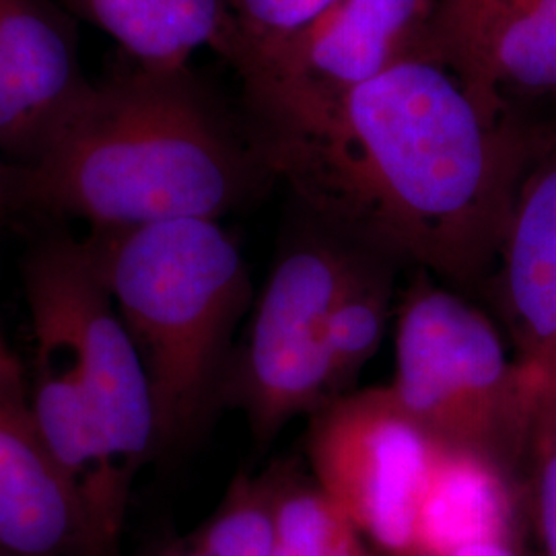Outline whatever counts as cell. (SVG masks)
Returning <instances> with one entry per match:
<instances>
[{
    "instance_id": "8fae6325",
    "label": "cell",
    "mask_w": 556,
    "mask_h": 556,
    "mask_svg": "<svg viewBox=\"0 0 556 556\" xmlns=\"http://www.w3.org/2000/svg\"><path fill=\"white\" fill-rule=\"evenodd\" d=\"M427 52L482 100L556 96V0H438Z\"/></svg>"
},
{
    "instance_id": "5bb4252c",
    "label": "cell",
    "mask_w": 556,
    "mask_h": 556,
    "mask_svg": "<svg viewBox=\"0 0 556 556\" xmlns=\"http://www.w3.org/2000/svg\"><path fill=\"white\" fill-rule=\"evenodd\" d=\"M486 540H516V480L482 457L433 443L413 553Z\"/></svg>"
},
{
    "instance_id": "30bf717a",
    "label": "cell",
    "mask_w": 556,
    "mask_h": 556,
    "mask_svg": "<svg viewBox=\"0 0 556 556\" xmlns=\"http://www.w3.org/2000/svg\"><path fill=\"white\" fill-rule=\"evenodd\" d=\"M25 293L34 328L29 410L50 456L79 497L103 555L114 556L132 482L119 472L108 447L75 342L56 305L34 285H25Z\"/></svg>"
},
{
    "instance_id": "cb8c5ba5",
    "label": "cell",
    "mask_w": 556,
    "mask_h": 556,
    "mask_svg": "<svg viewBox=\"0 0 556 556\" xmlns=\"http://www.w3.org/2000/svg\"><path fill=\"white\" fill-rule=\"evenodd\" d=\"M161 556H197V553L186 544V546H179V548H172V551H167L165 555Z\"/></svg>"
},
{
    "instance_id": "3957f363",
    "label": "cell",
    "mask_w": 556,
    "mask_h": 556,
    "mask_svg": "<svg viewBox=\"0 0 556 556\" xmlns=\"http://www.w3.org/2000/svg\"><path fill=\"white\" fill-rule=\"evenodd\" d=\"M139 351L155 413V452L190 438L220 400L252 280L217 219L101 229L85 239Z\"/></svg>"
},
{
    "instance_id": "2e32d148",
    "label": "cell",
    "mask_w": 556,
    "mask_h": 556,
    "mask_svg": "<svg viewBox=\"0 0 556 556\" xmlns=\"http://www.w3.org/2000/svg\"><path fill=\"white\" fill-rule=\"evenodd\" d=\"M374 252L358 248L326 328L332 400L353 392L363 367L378 353L392 303V275Z\"/></svg>"
},
{
    "instance_id": "d4e9b609",
    "label": "cell",
    "mask_w": 556,
    "mask_h": 556,
    "mask_svg": "<svg viewBox=\"0 0 556 556\" xmlns=\"http://www.w3.org/2000/svg\"><path fill=\"white\" fill-rule=\"evenodd\" d=\"M0 556H9V555H4V553H0Z\"/></svg>"
},
{
    "instance_id": "603a6c76",
    "label": "cell",
    "mask_w": 556,
    "mask_h": 556,
    "mask_svg": "<svg viewBox=\"0 0 556 556\" xmlns=\"http://www.w3.org/2000/svg\"><path fill=\"white\" fill-rule=\"evenodd\" d=\"M20 165L15 161L0 160V211L2 208H21L20 190Z\"/></svg>"
},
{
    "instance_id": "7a4b0ae2",
    "label": "cell",
    "mask_w": 556,
    "mask_h": 556,
    "mask_svg": "<svg viewBox=\"0 0 556 556\" xmlns=\"http://www.w3.org/2000/svg\"><path fill=\"white\" fill-rule=\"evenodd\" d=\"M248 153L184 71L135 66L89 83L38 160L20 165L21 208L87 220L93 231L217 219L248 194Z\"/></svg>"
},
{
    "instance_id": "e0dca14e",
    "label": "cell",
    "mask_w": 556,
    "mask_h": 556,
    "mask_svg": "<svg viewBox=\"0 0 556 556\" xmlns=\"http://www.w3.org/2000/svg\"><path fill=\"white\" fill-rule=\"evenodd\" d=\"M275 498V556H378L351 519L289 466L268 472Z\"/></svg>"
},
{
    "instance_id": "ac0fdd59",
    "label": "cell",
    "mask_w": 556,
    "mask_h": 556,
    "mask_svg": "<svg viewBox=\"0 0 556 556\" xmlns=\"http://www.w3.org/2000/svg\"><path fill=\"white\" fill-rule=\"evenodd\" d=\"M197 556H275V498L268 472L239 475L188 544Z\"/></svg>"
},
{
    "instance_id": "9c48e42d",
    "label": "cell",
    "mask_w": 556,
    "mask_h": 556,
    "mask_svg": "<svg viewBox=\"0 0 556 556\" xmlns=\"http://www.w3.org/2000/svg\"><path fill=\"white\" fill-rule=\"evenodd\" d=\"M497 260L538 462L556 438V128L538 139Z\"/></svg>"
},
{
    "instance_id": "9a60e30c",
    "label": "cell",
    "mask_w": 556,
    "mask_h": 556,
    "mask_svg": "<svg viewBox=\"0 0 556 556\" xmlns=\"http://www.w3.org/2000/svg\"><path fill=\"white\" fill-rule=\"evenodd\" d=\"M85 20L119 43L139 66L184 71L192 54L229 38L225 0H68Z\"/></svg>"
},
{
    "instance_id": "ffe728a7",
    "label": "cell",
    "mask_w": 556,
    "mask_h": 556,
    "mask_svg": "<svg viewBox=\"0 0 556 556\" xmlns=\"http://www.w3.org/2000/svg\"><path fill=\"white\" fill-rule=\"evenodd\" d=\"M538 526L546 556H556V438L538 457Z\"/></svg>"
},
{
    "instance_id": "ba28073f",
    "label": "cell",
    "mask_w": 556,
    "mask_h": 556,
    "mask_svg": "<svg viewBox=\"0 0 556 556\" xmlns=\"http://www.w3.org/2000/svg\"><path fill=\"white\" fill-rule=\"evenodd\" d=\"M25 282L56 305L75 342L87 392L119 472L135 482L155 452V413L139 351L118 316L87 241L54 238L34 250Z\"/></svg>"
},
{
    "instance_id": "7402d4cb",
    "label": "cell",
    "mask_w": 556,
    "mask_h": 556,
    "mask_svg": "<svg viewBox=\"0 0 556 556\" xmlns=\"http://www.w3.org/2000/svg\"><path fill=\"white\" fill-rule=\"evenodd\" d=\"M0 386L13 390V392H17V394L27 396L20 361L11 353V349L7 346L2 334H0Z\"/></svg>"
},
{
    "instance_id": "7c38bea8",
    "label": "cell",
    "mask_w": 556,
    "mask_h": 556,
    "mask_svg": "<svg viewBox=\"0 0 556 556\" xmlns=\"http://www.w3.org/2000/svg\"><path fill=\"white\" fill-rule=\"evenodd\" d=\"M87 85L75 36L48 0H0V153L38 160Z\"/></svg>"
},
{
    "instance_id": "277c9868",
    "label": "cell",
    "mask_w": 556,
    "mask_h": 556,
    "mask_svg": "<svg viewBox=\"0 0 556 556\" xmlns=\"http://www.w3.org/2000/svg\"><path fill=\"white\" fill-rule=\"evenodd\" d=\"M390 388L435 445L482 457L514 480L534 457L516 358L491 319L427 273L402 298Z\"/></svg>"
},
{
    "instance_id": "4fadbf2b",
    "label": "cell",
    "mask_w": 556,
    "mask_h": 556,
    "mask_svg": "<svg viewBox=\"0 0 556 556\" xmlns=\"http://www.w3.org/2000/svg\"><path fill=\"white\" fill-rule=\"evenodd\" d=\"M0 553L105 556L50 456L27 396L0 386Z\"/></svg>"
},
{
    "instance_id": "44dd1931",
    "label": "cell",
    "mask_w": 556,
    "mask_h": 556,
    "mask_svg": "<svg viewBox=\"0 0 556 556\" xmlns=\"http://www.w3.org/2000/svg\"><path fill=\"white\" fill-rule=\"evenodd\" d=\"M404 556H523L517 548L516 540H486L466 546H457L443 553H410Z\"/></svg>"
},
{
    "instance_id": "52a82bcc",
    "label": "cell",
    "mask_w": 556,
    "mask_h": 556,
    "mask_svg": "<svg viewBox=\"0 0 556 556\" xmlns=\"http://www.w3.org/2000/svg\"><path fill=\"white\" fill-rule=\"evenodd\" d=\"M438 0H334L285 40L236 62L252 114L332 100L427 50Z\"/></svg>"
},
{
    "instance_id": "d6986e66",
    "label": "cell",
    "mask_w": 556,
    "mask_h": 556,
    "mask_svg": "<svg viewBox=\"0 0 556 556\" xmlns=\"http://www.w3.org/2000/svg\"><path fill=\"white\" fill-rule=\"evenodd\" d=\"M334 0H225L229 13V38L220 56H239L285 40L316 20Z\"/></svg>"
},
{
    "instance_id": "6da1fadb",
    "label": "cell",
    "mask_w": 556,
    "mask_h": 556,
    "mask_svg": "<svg viewBox=\"0 0 556 556\" xmlns=\"http://www.w3.org/2000/svg\"><path fill=\"white\" fill-rule=\"evenodd\" d=\"M254 116V155L338 238L459 287L495 262L542 132L427 50L332 100Z\"/></svg>"
},
{
    "instance_id": "5b68a950",
    "label": "cell",
    "mask_w": 556,
    "mask_h": 556,
    "mask_svg": "<svg viewBox=\"0 0 556 556\" xmlns=\"http://www.w3.org/2000/svg\"><path fill=\"white\" fill-rule=\"evenodd\" d=\"M357 250L340 238L305 239L275 264L220 394L260 445L332 400L326 328Z\"/></svg>"
},
{
    "instance_id": "8992f818",
    "label": "cell",
    "mask_w": 556,
    "mask_h": 556,
    "mask_svg": "<svg viewBox=\"0 0 556 556\" xmlns=\"http://www.w3.org/2000/svg\"><path fill=\"white\" fill-rule=\"evenodd\" d=\"M314 482L383 556L415 548L418 498L433 452L390 386L346 392L312 413Z\"/></svg>"
}]
</instances>
